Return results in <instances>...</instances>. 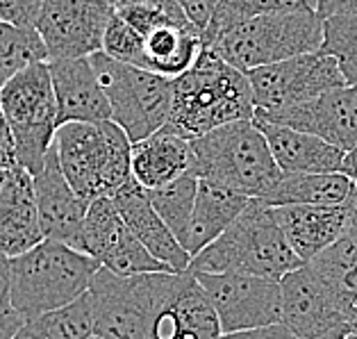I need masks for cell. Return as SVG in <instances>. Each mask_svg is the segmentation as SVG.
<instances>
[{
  "label": "cell",
  "instance_id": "obj_35",
  "mask_svg": "<svg viewBox=\"0 0 357 339\" xmlns=\"http://www.w3.org/2000/svg\"><path fill=\"white\" fill-rule=\"evenodd\" d=\"M46 0H0V21L34 28Z\"/></svg>",
  "mask_w": 357,
  "mask_h": 339
},
{
  "label": "cell",
  "instance_id": "obj_23",
  "mask_svg": "<svg viewBox=\"0 0 357 339\" xmlns=\"http://www.w3.org/2000/svg\"><path fill=\"white\" fill-rule=\"evenodd\" d=\"M262 130L275 164L282 173H333L342 171L346 151L324 142L317 135L303 133L266 121H255Z\"/></svg>",
  "mask_w": 357,
  "mask_h": 339
},
{
  "label": "cell",
  "instance_id": "obj_11",
  "mask_svg": "<svg viewBox=\"0 0 357 339\" xmlns=\"http://www.w3.org/2000/svg\"><path fill=\"white\" fill-rule=\"evenodd\" d=\"M282 324L301 339H344L353 333L339 292L310 262L280 280Z\"/></svg>",
  "mask_w": 357,
  "mask_h": 339
},
{
  "label": "cell",
  "instance_id": "obj_10",
  "mask_svg": "<svg viewBox=\"0 0 357 339\" xmlns=\"http://www.w3.org/2000/svg\"><path fill=\"white\" fill-rule=\"evenodd\" d=\"M246 75L252 86L255 112L287 110L346 84L337 59L321 50L252 68Z\"/></svg>",
  "mask_w": 357,
  "mask_h": 339
},
{
  "label": "cell",
  "instance_id": "obj_45",
  "mask_svg": "<svg viewBox=\"0 0 357 339\" xmlns=\"http://www.w3.org/2000/svg\"><path fill=\"white\" fill-rule=\"evenodd\" d=\"M89 339H100V337H96V335H93V337H89Z\"/></svg>",
  "mask_w": 357,
  "mask_h": 339
},
{
  "label": "cell",
  "instance_id": "obj_22",
  "mask_svg": "<svg viewBox=\"0 0 357 339\" xmlns=\"http://www.w3.org/2000/svg\"><path fill=\"white\" fill-rule=\"evenodd\" d=\"M250 201L252 198L241 194V191L219 185L214 180L198 178L194 214H191L185 241H182L189 257L198 255L214 239H219L237 221V216L246 210Z\"/></svg>",
  "mask_w": 357,
  "mask_h": 339
},
{
  "label": "cell",
  "instance_id": "obj_33",
  "mask_svg": "<svg viewBox=\"0 0 357 339\" xmlns=\"http://www.w3.org/2000/svg\"><path fill=\"white\" fill-rule=\"evenodd\" d=\"M102 53L112 59H119L123 64H132L139 68H146V55H144V37L132 25L126 23L114 12L107 23V30L102 34Z\"/></svg>",
  "mask_w": 357,
  "mask_h": 339
},
{
  "label": "cell",
  "instance_id": "obj_5",
  "mask_svg": "<svg viewBox=\"0 0 357 339\" xmlns=\"http://www.w3.org/2000/svg\"><path fill=\"white\" fill-rule=\"evenodd\" d=\"M194 173L214 180L248 198H262L282 178L268 142L255 121H234L198 139H191Z\"/></svg>",
  "mask_w": 357,
  "mask_h": 339
},
{
  "label": "cell",
  "instance_id": "obj_13",
  "mask_svg": "<svg viewBox=\"0 0 357 339\" xmlns=\"http://www.w3.org/2000/svg\"><path fill=\"white\" fill-rule=\"evenodd\" d=\"M221 335L219 317L198 278L191 271L160 273L148 339H221Z\"/></svg>",
  "mask_w": 357,
  "mask_h": 339
},
{
  "label": "cell",
  "instance_id": "obj_15",
  "mask_svg": "<svg viewBox=\"0 0 357 339\" xmlns=\"http://www.w3.org/2000/svg\"><path fill=\"white\" fill-rule=\"evenodd\" d=\"M252 121L303 130L348 153L357 149V86H337V89H330L317 98L287 110L255 112Z\"/></svg>",
  "mask_w": 357,
  "mask_h": 339
},
{
  "label": "cell",
  "instance_id": "obj_8",
  "mask_svg": "<svg viewBox=\"0 0 357 339\" xmlns=\"http://www.w3.org/2000/svg\"><path fill=\"white\" fill-rule=\"evenodd\" d=\"M89 59L107 93L112 121L123 128L130 142H142L167 126L173 105L171 77L123 64L102 50Z\"/></svg>",
  "mask_w": 357,
  "mask_h": 339
},
{
  "label": "cell",
  "instance_id": "obj_38",
  "mask_svg": "<svg viewBox=\"0 0 357 339\" xmlns=\"http://www.w3.org/2000/svg\"><path fill=\"white\" fill-rule=\"evenodd\" d=\"M291 330L284 324H273L264 328H250V330H237V333H223L221 339H289Z\"/></svg>",
  "mask_w": 357,
  "mask_h": 339
},
{
  "label": "cell",
  "instance_id": "obj_7",
  "mask_svg": "<svg viewBox=\"0 0 357 339\" xmlns=\"http://www.w3.org/2000/svg\"><path fill=\"white\" fill-rule=\"evenodd\" d=\"M0 107L12 128L16 162L32 176L43 169L57 133V98L48 62H34L0 89Z\"/></svg>",
  "mask_w": 357,
  "mask_h": 339
},
{
  "label": "cell",
  "instance_id": "obj_29",
  "mask_svg": "<svg viewBox=\"0 0 357 339\" xmlns=\"http://www.w3.org/2000/svg\"><path fill=\"white\" fill-rule=\"evenodd\" d=\"M296 10H317V0H219L210 23L200 32L203 46L207 48L216 37H221L225 30L232 28L234 23L250 19V16Z\"/></svg>",
  "mask_w": 357,
  "mask_h": 339
},
{
  "label": "cell",
  "instance_id": "obj_41",
  "mask_svg": "<svg viewBox=\"0 0 357 339\" xmlns=\"http://www.w3.org/2000/svg\"><path fill=\"white\" fill-rule=\"evenodd\" d=\"M5 178H7V171H5V169H0V187H3Z\"/></svg>",
  "mask_w": 357,
  "mask_h": 339
},
{
  "label": "cell",
  "instance_id": "obj_3",
  "mask_svg": "<svg viewBox=\"0 0 357 339\" xmlns=\"http://www.w3.org/2000/svg\"><path fill=\"white\" fill-rule=\"evenodd\" d=\"M53 149L68 185L86 201L112 196L132 178V142L112 119L59 126Z\"/></svg>",
  "mask_w": 357,
  "mask_h": 339
},
{
  "label": "cell",
  "instance_id": "obj_43",
  "mask_svg": "<svg viewBox=\"0 0 357 339\" xmlns=\"http://www.w3.org/2000/svg\"><path fill=\"white\" fill-rule=\"evenodd\" d=\"M344 339H357V333H351L348 337H344Z\"/></svg>",
  "mask_w": 357,
  "mask_h": 339
},
{
  "label": "cell",
  "instance_id": "obj_1",
  "mask_svg": "<svg viewBox=\"0 0 357 339\" xmlns=\"http://www.w3.org/2000/svg\"><path fill=\"white\" fill-rule=\"evenodd\" d=\"M252 116L255 100L248 75L205 48L198 62L173 80V105L164 128L185 139H198Z\"/></svg>",
  "mask_w": 357,
  "mask_h": 339
},
{
  "label": "cell",
  "instance_id": "obj_40",
  "mask_svg": "<svg viewBox=\"0 0 357 339\" xmlns=\"http://www.w3.org/2000/svg\"><path fill=\"white\" fill-rule=\"evenodd\" d=\"M342 173H346V176L351 178V180L355 182V187H357V149L348 151V153L344 155Z\"/></svg>",
  "mask_w": 357,
  "mask_h": 339
},
{
  "label": "cell",
  "instance_id": "obj_9",
  "mask_svg": "<svg viewBox=\"0 0 357 339\" xmlns=\"http://www.w3.org/2000/svg\"><path fill=\"white\" fill-rule=\"evenodd\" d=\"M160 273L126 278L100 266L89 287L93 335L100 339H148Z\"/></svg>",
  "mask_w": 357,
  "mask_h": 339
},
{
  "label": "cell",
  "instance_id": "obj_44",
  "mask_svg": "<svg viewBox=\"0 0 357 339\" xmlns=\"http://www.w3.org/2000/svg\"><path fill=\"white\" fill-rule=\"evenodd\" d=\"M289 339H301V337H296V335H291V337H289Z\"/></svg>",
  "mask_w": 357,
  "mask_h": 339
},
{
  "label": "cell",
  "instance_id": "obj_27",
  "mask_svg": "<svg viewBox=\"0 0 357 339\" xmlns=\"http://www.w3.org/2000/svg\"><path fill=\"white\" fill-rule=\"evenodd\" d=\"M128 232L130 228L123 216L119 214L114 201L109 196L93 198L86 207L82 225V253L93 257L102 266V262L114 253Z\"/></svg>",
  "mask_w": 357,
  "mask_h": 339
},
{
  "label": "cell",
  "instance_id": "obj_17",
  "mask_svg": "<svg viewBox=\"0 0 357 339\" xmlns=\"http://www.w3.org/2000/svg\"><path fill=\"white\" fill-rule=\"evenodd\" d=\"M48 66L57 98V126L71 121L96 123L112 119L107 93L89 57L53 59Z\"/></svg>",
  "mask_w": 357,
  "mask_h": 339
},
{
  "label": "cell",
  "instance_id": "obj_31",
  "mask_svg": "<svg viewBox=\"0 0 357 339\" xmlns=\"http://www.w3.org/2000/svg\"><path fill=\"white\" fill-rule=\"evenodd\" d=\"M319 50L337 59L346 84L357 86V12L324 19V43Z\"/></svg>",
  "mask_w": 357,
  "mask_h": 339
},
{
  "label": "cell",
  "instance_id": "obj_30",
  "mask_svg": "<svg viewBox=\"0 0 357 339\" xmlns=\"http://www.w3.org/2000/svg\"><path fill=\"white\" fill-rule=\"evenodd\" d=\"M196 191H198L196 173H187V176L173 180L160 189H148L153 207L158 210L164 223L171 228V232L180 239V244L185 241L191 214H194Z\"/></svg>",
  "mask_w": 357,
  "mask_h": 339
},
{
  "label": "cell",
  "instance_id": "obj_16",
  "mask_svg": "<svg viewBox=\"0 0 357 339\" xmlns=\"http://www.w3.org/2000/svg\"><path fill=\"white\" fill-rule=\"evenodd\" d=\"M32 178L43 239L62 241L75 250H82V225L91 201L82 198L68 185L55 149L48 151L43 169Z\"/></svg>",
  "mask_w": 357,
  "mask_h": 339
},
{
  "label": "cell",
  "instance_id": "obj_24",
  "mask_svg": "<svg viewBox=\"0 0 357 339\" xmlns=\"http://www.w3.org/2000/svg\"><path fill=\"white\" fill-rule=\"evenodd\" d=\"M357 191L355 182L342 171L333 173H282L273 189L262 198L268 207L280 205H342Z\"/></svg>",
  "mask_w": 357,
  "mask_h": 339
},
{
  "label": "cell",
  "instance_id": "obj_36",
  "mask_svg": "<svg viewBox=\"0 0 357 339\" xmlns=\"http://www.w3.org/2000/svg\"><path fill=\"white\" fill-rule=\"evenodd\" d=\"M180 5H182V10H185L187 19L194 23L200 32H203L205 25L210 23L216 5H219V0H180Z\"/></svg>",
  "mask_w": 357,
  "mask_h": 339
},
{
  "label": "cell",
  "instance_id": "obj_19",
  "mask_svg": "<svg viewBox=\"0 0 357 339\" xmlns=\"http://www.w3.org/2000/svg\"><path fill=\"white\" fill-rule=\"evenodd\" d=\"M287 241L303 262H310L346 234L351 225V201L342 205H280L273 207Z\"/></svg>",
  "mask_w": 357,
  "mask_h": 339
},
{
  "label": "cell",
  "instance_id": "obj_26",
  "mask_svg": "<svg viewBox=\"0 0 357 339\" xmlns=\"http://www.w3.org/2000/svg\"><path fill=\"white\" fill-rule=\"evenodd\" d=\"M93 337V308L89 292L64 308L28 319L12 339H89Z\"/></svg>",
  "mask_w": 357,
  "mask_h": 339
},
{
  "label": "cell",
  "instance_id": "obj_28",
  "mask_svg": "<svg viewBox=\"0 0 357 339\" xmlns=\"http://www.w3.org/2000/svg\"><path fill=\"white\" fill-rule=\"evenodd\" d=\"M34 62H48L46 46L37 28L0 21V89Z\"/></svg>",
  "mask_w": 357,
  "mask_h": 339
},
{
  "label": "cell",
  "instance_id": "obj_2",
  "mask_svg": "<svg viewBox=\"0 0 357 339\" xmlns=\"http://www.w3.org/2000/svg\"><path fill=\"white\" fill-rule=\"evenodd\" d=\"M305 262L287 241L273 207L252 198L219 239L191 257V273H248L278 280Z\"/></svg>",
  "mask_w": 357,
  "mask_h": 339
},
{
  "label": "cell",
  "instance_id": "obj_14",
  "mask_svg": "<svg viewBox=\"0 0 357 339\" xmlns=\"http://www.w3.org/2000/svg\"><path fill=\"white\" fill-rule=\"evenodd\" d=\"M114 14L105 0H46L41 7L37 32L53 59L91 57L102 50V34Z\"/></svg>",
  "mask_w": 357,
  "mask_h": 339
},
{
  "label": "cell",
  "instance_id": "obj_42",
  "mask_svg": "<svg viewBox=\"0 0 357 339\" xmlns=\"http://www.w3.org/2000/svg\"><path fill=\"white\" fill-rule=\"evenodd\" d=\"M105 3H109V5H119L121 0H105Z\"/></svg>",
  "mask_w": 357,
  "mask_h": 339
},
{
  "label": "cell",
  "instance_id": "obj_12",
  "mask_svg": "<svg viewBox=\"0 0 357 339\" xmlns=\"http://www.w3.org/2000/svg\"><path fill=\"white\" fill-rule=\"evenodd\" d=\"M210 296L223 333L282 324L280 282L248 273H194Z\"/></svg>",
  "mask_w": 357,
  "mask_h": 339
},
{
  "label": "cell",
  "instance_id": "obj_18",
  "mask_svg": "<svg viewBox=\"0 0 357 339\" xmlns=\"http://www.w3.org/2000/svg\"><path fill=\"white\" fill-rule=\"evenodd\" d=\"M114 201L119 214L123 216L130 232L151 250V253L171 266L176 273H185L189 269L191 257L180 244V239L171 232V228L158 214L151 203L148 189H144L135 178H130L123 187L109 196Z\"/></svg>",
  "mask_w": 357,
  "mask_h": 339
},
{
  "label": "cell",
  "instance_id": "obj_37",
  "mask_svg": "<svg viewBox=\"0 0 357 339\" xmlns=\"http://www.w3.org/2000/svg\"><path fill=\"white\" fill-rule=\"evenodd\" d=\"M14 167H19V162H16L14 135H12L10 123H7V119H5L3 107H0V169L10 171Z\"/></svg>",
  "mask_w": 357,
  "mask_h": 339
},
{
  "label": "cell",
  "instance_id": "obj_6",
  "mask_svg": "<svg viewBox=\"0 0 357 339\" xmlns=\"http://www.w3.org/2000/svg\"><path fill=\"white\" fill-rule=\"evenodd\" d=\"M324 43V19L317 10L259 14L234 23L207 50L248 73L303 53H314Z\"/></svg>",
  "mask_w": 357,
  "mask_h": 339
},
{
  "label": "cell",
  "instance_id": "obj_25",
  "mask_svg": "<svg viewBox=\"0 0 357 339\" xmlns=\"http://www.w3.org/2000/svg\"><path fill=\"white\" fill-rule=\"evenodd\" d=\"M203 50V37L194 25H162L144 37L146 68L171 80L189 71Z\"/></svg>",
  "mask_w": 357,
  "mask_h": 339
},
{
  "label": "cell",
  "instance_id": "obj_32",
  "mask_svg": "<svg viewBox=\"0 0 357 339\" xmlns=\"http://www.w3.org/2000/svg\"><path fill=\"white\" fill-rule=\"evenodd\" d=\"M114 12L142 37L162 25H194L187 19L180 0H121L114 5Z\"/></svg>",
  "mask_w": 357,
  "mask_h": 339
},
{
  "label": "cell",
  "instance_id": "obj_4",
  "mask_svg": "<svg viewBox=\"0 0 357 339\" xmlns=\"http://www.w3.org/2000/svg\"><path fill=\"white\" fill-rule=\"evenodd\" d=\"M98 269L100 264L82 250L43 239L34 248L10 257L14 306L25 321L64 308L89 292Z\"/></svg>",
  "mask_w": 357,
  "mask_h": 339
},
{
  "label": "cell",
  "instance_id": "obj_39",
  "mask_svg": "<svg viewBox=\"0 0 357 339\" xmlns=\"http://www.w3.org/2000/svg\"><path fill=\"white\" fill-rule=\"evenodd\" d=\"M348 12H357V0H317V14L321 19Z\"/></svg>",
  "mask_w": 357,
  "mask_h": 339
},
{
  "label": "cell",
  "instance_id": "obj_21",
  "mask_svg": "<svg viewBox=\"0 0 357 339\" xmlns=\"http://www.w3.org/2000/svg\"><path fill=\"white\" fill-rule=\"evenodd\" d=\"M194 149L185 139L162 128L151 137L132 144V178L144 189H160L187 173H194Z\"/></svg>",
  "mask_w": 357,
  "mask_h": 339
},
{
  "label": "cell",
  "instance_id": "obj_20",
  "mask_svg": "<svg viewBox=\"0 0 357 339\" xmlns=\"http://www.w3.org/2000/svg\"><path fill=\"white\" fill-rule=\"evenodd\" d=\"M41 241L34 178L23 167H14L0 187V255L16 257Z\"/></svg>",
  "mask_w": 357,
  "mask_h": 339
},
{
  "label": "cell",
  "instance_id": "obj_34",
  "mask_svg": "<svg viewBox=\"0 0 357 339\" xmlns=\"http://www.w3.org/2000/svg\"><path fill=\"white\" fill-rule=\"evenodd\" d=\"M25 324L21 312L16 310L12 299V273L10 257L0 255V339H12Z\"/></svg>",
  "mask_w": 357,
  "mask_h": 339
}]
</instances>
